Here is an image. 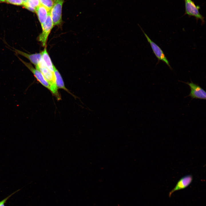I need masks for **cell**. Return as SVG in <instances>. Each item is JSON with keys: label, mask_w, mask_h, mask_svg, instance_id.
<instances>
[{"label": "cell", "mask_w": 206, "mask_h": 206, "mask_svg": "<svg viewBox=\"0 0 206 206\" xmlns=\"http://www.w3.org/2000/svg\"><path fill=\"white\" fill-rule=\"evenodd\" d=\"M39 70L50 86V91L52 94L59 98L60 96L58 92L56 86L54 72L49 70L46 66L42 58L39 64L38 67L36 68Z\"/></svg>", "instance_id": "obj_1"}, {"label": "cell", "mask_w": 206, "mask_h": 206, "mask_svg": "<svg viewBox=\"0 0 206 206\" xmlns=\"http://www.w3.org/2000/svg\"><path fill=\"white\" fill-rule=\"evenodd\" d=\"M185 11L184 15H187L191 17H195L197 21L200 19L203 25L205 23V17L199 12L200 6L196 5L194 2L192 0H184Z\"/></svg>", "instance_id": "obj_2"}, {"label": "cell", "mask_w": 206, "mask_h": 206, "mask_svg": "<svg viewBox=\"0 0 206 206\" xmlns=\"http://www.w3.org/2000/svg\"><path fill=\"white\" fill-rule=\"evenodd\" d=\"M64 0H55L50 11L54 26L60 25L62 22V8Z\"/></svg>", "instance_id": "obj_3"}, {"label": "cell", "mask_w": 206, "mask_h": 206, "mask_svg": "<svg viewBox=\"0 0 206 206\" xmlns=\"http://www.w3.org/2000/svg\"><path fill=\"white\" fill-rule=\"evenodd\" d=\"M141 30L146 38L152 48V51L157 58L158 61H162L165 63L171 69H172L169 61L163 52L161 48L155 43L152 41L148 35L145 33L141 27L139 25Z\"/></svg>", "instance_id": "obj_4"}, {"label": "cell", "mask_w": 206, "mask_h": 206, "mask_svg": "<svg viewBox=\"0 0 206 206\" xmlns=\"http://www.w3.org/2000/svg\"><path fill=\"white\" fill-rule=\"evenodd\" d=\"M41 26L42 31L39 35L38 39L43 45L45 46L48 35L54 26L50 15V11L48 13L45 22Z\"/></svg>", "instance_id": "obj_5"}, {"label": "cell", "mask_w": 206, "mask_h": 206, "mask_svg": "<svg viewBox=\"0 0 206 206\" xmlns=\"http://www.w3.org/2000/svg\"><path fill=\"white\" fill-rule=\"evenodd\" d=\"M180 81L187 84L190 87L191 91L187 96H190L192 99L206 100V92L198 84L193 83L191 81L190 82Z\"/></svg>", "instance_id": "obj_6"}, {"label": "cell", "mask_w": 206, "mask_h": 206, "mask_svg": "<svg viewBox=\"0 0 206 206\" xmlns=\"http://www.w3.org/2000/svg\"><path fill=\"white\" fill-rule=\"evenodd\" d=\"M19 59L32 73L37 80L42 85L50 90V85L39 70L35 68L31 64L27 62L18 57Z\"/></svg>", "instance_id": "obj_7"}, {"label": "cell", "mask_w": 206, "mask_h": 206, "mask_svg": "<svg viewBox=\"0 0 206 206\" xmlns=\"http://www.w3.org/2000/svg\"><path fill=\"white\" fill-rule=\"evenodd\" d=\"M193 179L191 175H187L181 178L177 182L175 187L169 192V197L175 191L184 189L187 187L191 183Z\"/></svg>", "instance_id": "obj_8"}, {"label": "cell", "mask_w": 206, "mask_h": 206, "mask_svg": "<svg viewBox=\"0 0 206 206\" xmlns=\"http://www.w3.org/2000/svg\"><path fill=\"white\" fill-rule=\"evenodd\" d=\"M14 51L17 54L27 59L35 65V68L38 67L39 62L42 59L41 53L30 54L16 49H15Z\"/></svg>", "instance_id": "obj_9"}, {"label": "cell", "mask_w": 206, "mask_h": 206, "mask_svg": "<svg viewBox=\"0 0 206 206\" xmlns=\"http://www.w3.org/2000/svg\"><path fill=\"white\" fill-rule=\"evenodd\" d=\"M49 11L46 8L41 4L36 8L35 12L41 26L45 22Z\"/></svg>", "instance_id": "obj_10"}, {"label": "cell", "mask_w": 206, "mask_h": 206, "mask_svg": "<svg viewBox=\"0 0 206 206\" xmlns=\"http://www.w3.org/2000/svg\"><path fill=\"white\" fill-rule=\"evenodd\" d=\"M54 72L55 76L56 83L57 88L62 89L66 91H68V90L65 86L60 74L54 66Z\"/></svg>", "instance_id": "obj_11"}, {"label": "cell", "mask_w": 206, "mask_h": 206, "mask_svg": "<svg viewBox=\"0 0 206 206\" xmlns=\"http://www.w3.org/2000/svg\"><path fill=\"white\" fill-rule=\"evenodd\" d=\"M42 59L47 67L51 71L54 72V65L47 53L46 48L41 52Z\"/></svg>", "instance_id": "obj_12"}, {"label": "cell", "mask_w": 206, "mask_h": 206, "mask_svg": "<svg viewBox=\"0 0 206 206\" xmlns=\"http://www.w3.org/2000/svg\"><path fill=\"white\" fill-rule=\"evenodd\" d=\"M40 4L45 7L50 11L54 3L55 0H39Z\"/></svg>", "instance_id": "obj_13"}, {"label": "cell", "mask_w": 206, "mask_h": 206, "mask_svg": "<svg viewBox=\"0 0 206 206\" xmlns=\"http://www.w3.org/2000/svg\"><path fill=\"white\" fill-rule=\"evenodd\" d=\"M40 4L39 0H28L26 2L23 3L24 6H28L35 9Z\"/></svg>", "instance_id": "obj_14"}, {"label": "cell", "mask_w": 206, "mask_h": 206, "mask_svg": "<svg viewBox=\"0 0 206 206\" xmlns=\"http://www.w3.org/2000/svg\"><path fill=\"white\" fill-rule=\"evenodd\" d=\"M6 3L17 5H23V2L22 0H5Z\"/></svg>", "instance_id": "obj_15"}, {"label": "cell", "mask_w": 206, "mask_h": 206, "mask_svg": "<svg viewBox=\"0 0 206 206\" xmlns=\"http://www.w3.org/2000/svg\"><path fill=\"white\" fill-rule=\"evenodd\" d=\"M19 190H17L14 193H13L8 196L5 199L0 201V206H5V204L6 203L7 201L10 197L13 195H14L17 191H19Z\"/></svg>", "instance_id": "obj_16"}, {"label": "cell", "mask_w": 206, "mask_h": 206, "mask_svg": "<svg viewBox=\"0 0 206 206\" xmlns=\"http://www.w3.org/2000/svg\"><path fill=\"white\" fill-rule=\"evenodd\" d=\"M24 7L31 12H35V8L28 6H24Z\"/></svg>", "instance_id": "obj_17"}, {"label": "cell", "mask_w": 206, "mask_h": 206, "mask_svg": "<svg viewBox=\"0 0 206 206\" xmlns=\"http://www.w3.org/2000/svg\"><path fill=\"white\" fill-rule=\"evenodd\" d=\"M28 0H22L23 3L26 2Z\"/></svg>", "instance_id": "obj_18"}, {"label": "cell", "mask_w": 206, "mask_h": 206, "mask_svg": "<svg viewBox=\"0 0 206 206\" xmlns=\"http://www.w3.org/2000/svg\"><path fill=\"white\" fill-rule=\"evenodd\" d=\"M5 0H0V2H5Z\"/></svg>", "instance_id": "obj_19"}]
</instances>
